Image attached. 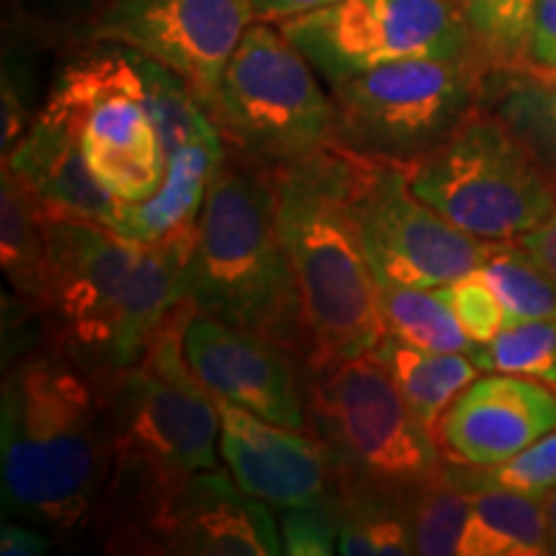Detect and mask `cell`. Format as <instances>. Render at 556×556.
Returning <instances> with one entry per match:
<instances>
[{
    "label": "cell",
    "mask_w": 556,
    "mask_h": 556,
    "mask_svg": "<svg viewBox=\"0 0 556 556\" xmlns=\"http://www.w3.org/2000/svg\"><path fill=\"white\" fill-rule=\"evenodd\" d=\"M47 240L52 348L93 384L135 366L191 299L184 263L114 229L50 219Z\"/></svg>",
    "instance_id": "cell-1"
},
{
    "label": "cell",
    "mask_w": 556,
    "mask_h": 556,
    "mask_svg": "<svg viewBox=\"0 0 556 556\" xmlns=\"http://www.w3.org/2000/svg\"><path fill=\"white\" fill-rule=\"evenodd\" d=\"M0 441L5 510L60 533L96 523L111 471L99 397L54 348L5 374Z\"/></svg>",
    "instance_id": "cell-2"
},
{
    "label": "cell",
    "mask_w": 556,
    "mask_h": 556,
    "mask_svg": "<svg viewBox=\"0 0 556 556\" xmlns=\"http://www.w3.org/2000/svg\"><path fill=\"white\" fill-rule=\"evenodd\" d=\"M274 189L278 232L302 299L309 374L366 356L387 330L351 208V157L332 144L278 165Z\"/></svg>",
    "instance_id": "cell-3"
},
{
    "label": "cell",
    "mask_w": 556,
    "mask_h": 556,
    "mask_svg": "<svg viewBox=\"0 0 556 556\" xmlns=\"http://www.w3.org/2000/svg\"><path fill=\"white\" fill-rule=\"evenodd\" d=\"M186 276L197 312L274 340L309 371L302 299L278 232L270 165L255 163L227 144L208 186Z\"/></svg>",
    "instance_id": "cell-4"
},
{
    "label": "cell",
    "mask_w": 556,
    "mask_h": 556,
    "mask_svg": "<svg viewBox=\"0 0 556 556\" xmlns=\"http://www.w3.org/2000/svg\"><path fill=\"white\" fill-rule=\"evenodd\" d=\"M193 312L197 304L189 299L135 366L93 384L111 462L170 475L217 469V397L197 379L184 351Z\"/></svg>",
    "instance_id": "cell-5"
},
{
    "label": "cell",
    "mask_w": 556,
    "mask_h": 556,
    "mask_svg": "<svg viewBox=\"0 0 556 556\" xmlns=\"http://www.w3.org/2000/svg\"><path fill=\"white\" fill-rule=\"evenodd\" d=\"M409 189L484 242H518L556 208V176L495 111L475 109L407 168Z\"/></svg>",
    "instance_id": "cell-6"
},
{
    "label": "cell",
    "mask_w": 556,
    "mask_h": 556,
    "mask_svg": "<svg viewBox=\"0 0 556 556\" xmlns=\"http://www.w3.org/2000/svg\"><path fill=\"white\" fill-rule=\"evenodd\" d=\"M315 73L281 26L255 18L227 62L214 109L229 148L278 168L338 144L336 101Z\"/></svg>",
    "instance_id": "cell-7"
},
{
    "label": "cell",
    "mask_w": 556,
    "mask_h": 556,
    "mask_svg": "<svg viewBox=\"0 0 556 556\" xmlns=\"http://www.w3.org/2000/svg\"><path fill=\"white\" fill-rule=\"evenodd\" d=\"M307 428L328 446L338 479L394 495L409 497L443 467L435 435L371 353L309 374Z\"/></svg>",
    "instance_id": "cell-8"
},
{
    "label": "cell",
    "mask_w": 556,
    "mask_h": 556,
    "mask_svg": "<svg viewBox=\"0 0 556 556\" xmlns=\"http://www.w3.org/2000/svg\"><path fill=\"white\" fill-rule=\"evenodd\" d=\"M490 67L482 60H400L338 86V148L409 165L441 148L479 106Z\"/></svg>",
    "instance_id": "cell-9"
},
{
    "label": "cell",
    "mask_w": 556,
    "mask_h": 556,
    "mask_svg": "<svg viewBox=\"0 0 556 556\" xmlns=\"http://www.w3.org/2000/svg\"><path fill=\"white\" fill-rule=\"evenodd\" d=\"M41 111L73 131L90 173L119 201L137 204L163 186L168 152L127 50L114 47L70 62Z\"/></svg>",
    "instance_id": "cell-10"
},
{
    "label": "cell",
    "mask_w": 556,
    "mask_h": 556,
    "mask_svg": "<svg viewBox=\"0 0 556 556\" xmlns=\"http://www.w3.org/2000/svg\"><path fill=\"white\" fill-rule=\"evenodd\" d=\"M278 26L330 86L400 60L484 62L458 0H338Z\"/></svg>",
    "instance_id": "cell-11"
},
{
    "label": "cell",
    "mask_w": 556,
    "mask_h": 556,
    "mask_svg": "<svg viewBox=\"0 0 556 556\" xmlns=\"http://www.w3.org/2000/svg\"><path fill=\"white\" fill-rule=\"evenodd\" d=\"M348 152V150H345ZM351 157V208L377 283L446 287L484 266L492 242L443 219L409 189L405 165Z\"/></svg>",
    "instance_id": "cell-12"
},
{
    "label": "cell",
    "mask_w": 556,
    "mask_h": 556,
    "mask_svg": "<svg viewBox=\"0 0 556 556\" xmlns=\"http://www.w3.org/2000/svg\"><path fill=\"white\" fill-rule=\"evenodd\" d=\"M253 21L250 0H111L90 37L168 67L214 116L222 75Z\"/></svg>",
    "instance_id": "cell-13"
},
{
    "label": "cell",
    "mask_w": 556,
    "mask_h": 556,
    "mask_svg": "<svg viewBox=\"0 0 556 556\" xmlns=\"http://www.w3.org/2000/svg\"><path fill=\"white\" fill-rule=\"evenodd\" d=\"M184 351L197 379L217 400L278 426L307 428V377H302L307 366L283 345L193 312Z\"/></svg>",
    "instance_id": "cell-14"
},
{
    "label": "cell",
    "mask_w": 556,
    "mask_h": 556,
    "mask_svg": "<svg viewBox=\"0 0 556 556\" xmlns=\"http://www.w3.org/2000/svg\"><path fill=\"white\" fill-rule=\"evenodd\" d=\"M270 505L242 492L219 469L186 477L160 505L139 554L276 556L283 554Z\"/></svg>",
    "instance_id": "cell-15"
},
{
    "label": "cell",
    "mask_w": 556,
    "mask_h": 556,
    "mask_svg": "<svg viewBox=\"0 0 556 556\" xmlns=\"http://www.w3.org/2000/svg\"><path fill=\"white\" fill-rule=\"evenodd\" d=\"M219 454L242 492L278 510L325 505L336 486L330 451L309 428H287L217 400Z\"/></svg>",
    "instance_id": "cell-16"
},
{
    "label": "cell",
    "mask_w": 556,
    "mask_h": 556,
    "mask_svg": "<svg viewBox=\"0 0 556 556\" xmlns=\"http://www.w3.org/2000/svg\"><path fill=\"white\" fill-rule=\"evenodd\" d=\"M556 428V392L518 374L484 371L458 394L435 430L451 462L486 469Z\"/></svg>",
    "instance_id": "cell-17"
},
{
    "label": "cell",
    "mask_w": 556,
    "mask_h": 556,
    "mask_svg": "<svg viewBox=\"0 0 556 556\" xmlns=\"http://www.w3.org/2000/svg\"><path fill=\"white\" fill-rule=\"evenodd\" d=\"M227 155V139L219 127L180 142L168 152L163 186L150 199L122 201L114 232L157 248L189 268L199 240V222L208 186Z\"/></svg>",
    "instance_id": "cell-18"
},
{
    "label": "cell",
    "mask_w": 556,
    "mask_h": 556,
    "mask_svg": "<svg viewBox=\"0 0 556 556\" xmlns=\"http://www.w3.org/2000/svg\"><path fill=\"white\" fill-rule=\"evenodd\" d=\"M3 165L26 180L50 219L93 222L109 229L119 219L122 201L90 173L73 131L45 111L34 116Z\"/></svg>",
    "instance_id": "cell-19"
},
{
    "label": "cell",
    "mask_w": 556,
    "mask_h": 556,
    "mask_svg": "<svg viewBox=\"0 0 556 556\" xmlns=\"http://www.w3.org/2000/svg\"><path fill=\"white\" fill-rule=\"evenodd\" d=\"M471 500V518L458 556H544L552 554L548 520L539 497L484 482L475 467H446Z\"/></svg>",
    "instance_id": "cell-20"
},
{
    "label": "cell",
    "mask_w": 556,
    "mask_h": 556,
    "mask_svg": "<svg viewBox=\"0 0 556 556\" xmlns=\"http://www.w3.org/2000/svg\"><path fill=\"white\" fill-rule=\"evenodd\" d=\"M45 206L26 180L3 165L0 180V266L24 307L45 317L50 299V240Z\"/></svg>",
    "instance_id": "cell-21"
},
{
    "label": "cell",
    "mask_w": 556,
    "mask_h": 556,
    "mask_svg": "<svg viewBox=\"0 0 556 556\" xmlns=\"http://www.w3.org/2000/svg\"><path fill=\"white\" fill-rule=\"evenodd\" d=\"M371 356L387 368L413 415L435 435L438 422L482 368L469 353H433L384 336Z\"/></svg>",
    "instance_id": "cell-22"
},
{
    "label": "cell",
    "mask_w": 556,
    "mask_h": 556,
    "mask_svg": "<svg viewBox=\"0 0 556 556\" xmlns=\"http://www.w3.org/2000/svg\"><path fill=\"white\" fill-rule=\"evenodd\" d=\"M407 500L379 486L338 479L328 500L345 556H407L413 552Z\"/></svg>",
    "instance_id": "cell-23"
},
{
    "label": "cell",
    "mask_w": 556,
    "mask_h": 556,
    "mask_svg": "<svg viewBox=\"0 0 556 556\" xmlns=\"http://www.w3.org/2000/svg\"><path fill=\"white\" fill-rule=\"evenodd\" d=\"M379 315L384 319L387 336L402 343L433 353H469L475 343L462 330L441 287H400V283H377Z\"/></svg>",
    "instance_id": "cell-24"
},
{
    "label": "cell",
    "mask_w": 556,
    "mask_h": 556,
    "mask_svg": "<svg viewBox=\"0 0 556 556\" xmlns=\"http://www.w3.org/2000/svg\"><path fill=\"white\" fill-rule=\"evenodd\" d=\"M495 114L548 168H556V73L492 70Z\"/></svg>",
    "instance_id": "cell-25"
},
{
    "label": "cell",
    "mask_w": 556,
    "mask_h": 556,
    "mask_svg": "<svg viewBox=\"0 0 556 556\" xmlns=\"http://www.w3.org/2000/svg\"><path fill=\"white\" fill-rule=\"evenodd\" d=\"M413 552L422 556H458L471 518L469 492L441 467L407 500Z\"/></svg>",
    "instance_id": "cell-26"
},
{
    "label": "cell",
    "mask_w": 556,
    "mask_h": 556,
    "mask_svg": "<svg viewBox=\"0 0 556 556\" xmlns=\"http://www.w3.org/2000/svg\"><path fill=\"white\" fill-rule=\"evenodd\" d=\"M505 307V325L556 319V281L518 242H492L479 268Z\"/></svg>",
    "instance_id": "cell-27"
},
{
    "label": "cell",
    "mask_w": 556,
    "mask_h": 556,
    "mask_svg": "<svg viewBox=\"0 0 556 556\" xmlns=\"http://www.w3.org/2000/svg\"><path fill=\"white\" fill-rule=\"evenodd\" d=\"M490 70H523L536 0H458Z\"/></svg>",
    "instance_id": "cell-28"
},
{
    "label": "cell",
    "mask_w": 556,
    "mask_h": 556,
    "mask_svg": "<svg viewBox=\"0 0 556 556\" xmlns=\"http://www.w3.org/2000/svg\"><path fill=\"white\" fill-rule=\"evenodd\" d=\"M471 358L482 371L531 377L556 392V319L505 325L495 340L477 345Z\"/></svg>",
    "instance_id": "cell-29"
},
{
    "label": "cell",
    "mask_w": 556,
    "mask_h": 556,
    "mask_svg": "<svg viewBox=\"0 0 556 556\" xmlns=\"http://www.w3.org/2000/svg\"><path fill=\"white\" fill-rule=\"evenodd\" d=\"M441 291L451 309H454L462 330L467 332V338L475 345L490 343L505 328V307L482 270H475V274L458 278L454 283H446Z\"/></svg>",
    "instance_id": "cell-30"
},
{
    "label": "cell",
    "mask_w": 556,
    "mask_h": 556,
    "mask_svg": "<svg viewBox=\"0 0 556 556\" xmlns=\"http://www.w3.org/2000/svg\"><path fill=\"white\" fill-rule=\"evenodd\" d=\"M477 475L490 484L541 500L546 492L556 490V428L507 462L477 469Z\"/></svg>",
    "instance_id": "cell-31"
},
{
    "label": "cell",
    "mask_w": 556,
    "mask_h": 556,
    "mask_svg": "<svg viewBox=\"0 0 556 556\" xmlns=\"http://www.w3.org/2000/svg\"><path fill=\"white\" fill-rule=\"evenodd\" d=\"M283 554L328 556L338 552V526L330 505L289 507L278 516Z\"/></svg>",
    "instance_id": "cell-32"
},
{
    "label": "cell",
    "mask_w": 556,
    "mask_h": 556,
    "mask_svg": "<svg viewBox=\"0 0 556 556\" xmlns=\"http://www.w3.org/2000/svg\"><path fill=\"white\" fill-rule=\"evenodd\" d=\"M523 70L556 73V0H536Z\"/></svg>",
    "instance_id": "cell-33"
},
{
    "label": "cell",
    "mask_w": 556,
    "mask_h": 556,
    "mask_svg": "<svg viewBox=\"0 0 556 556\" xmlns=\"http://www.w3.org/2000/svg\"><path fill=\"white\" fill-rule=\"evenodd\" d=\"M31 114L26 109L24 99H21L16 83L11 80V75H3V135H0V148H3V160L11 155L13 148L21 142V137L26 135L31 127Z\"/></svg>",
    "instance_id": "cell-34"
},
{
    "label": "cell",
    "mask_w": 556,
    "mask_h": 556,
    "mask_svg": "<svg viewBox=\"0 0 556 556\" xmlns=\"http://www.w3.org/2000/svg\"><path fill=\"white\" fill-rule=\"evenodd\" d=\"M518 245L556 281V208L536 229L526 232Z\"/></svg>",
    "instance_id": "cell-35"
},
{
    "label": "cell",
    "mask_w": 556,
    "mask_h": 556,
    "mask_svg": "<svg viewBox=\"0 0 556 556\" xmlns=\"http://www.w3.org/2000/svg\"><path fill=\"white\" fill-rule=\"evenodd\" d=\"M52 541L34 528L5 523L0 531V554L3 556H41L50 552Z\"/></svg>",
    "instance_id": "cell-36"
},
{
    "label": "cell",
    "mask_w": 556,
    "mask_h": 556,
    "mask_svg": "<svg viewBox=\"0 0 556 556\" xmlns=\"http://www.w3.org/2000/svg\"><path fill=\"white\" fill-rule=\"evenodd\" d=\"M330 3H338V0H250L255 18L270 21V24H281V21L325 9Z\"/></svg>",
    "instance_id": "cell-37"
},
{
    "label": "cell",
    "mask_w": 556,
    "mask_h": 556,
    "mask_svg": "<svg viewBox=\"0 0 556 556\" xmlns=\"http://www.w3.org/2000/svg\"><path fill=\"white\" fill-rule=\"evenodd\" d=\"M541 503H544L546 520H548V541H552V554H556V490L546 492V495L541 497Z\"/></svg>",
    "instance_id": "cell-38"
}]
</instances>
